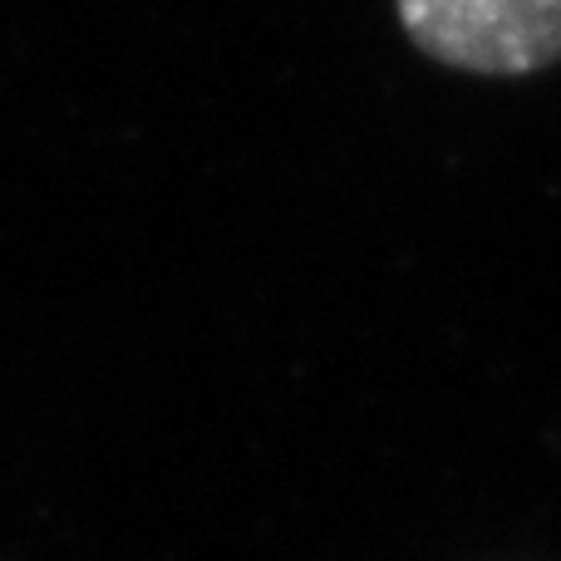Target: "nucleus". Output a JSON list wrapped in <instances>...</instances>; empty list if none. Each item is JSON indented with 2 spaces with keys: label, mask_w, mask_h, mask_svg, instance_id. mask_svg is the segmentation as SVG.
Returning a JSON list of instances; mask_svg holds the SVG:
<instances>
[{
  "label": "nucleus",
  "mask_w": 561,
  "mask_h": 561,
  "mask_svg": "<svg viewBox=\"0 0 561 561\" xmlns=\"http://www.w3.org/2000/svg\"><path fill=\"white\" fill-rule=\"evenodd\" d=\"M419 55L483 79H517L561 59V0H394Z\"/></svg>",
  "instance_id": "obj_1"
}]
</instances>
